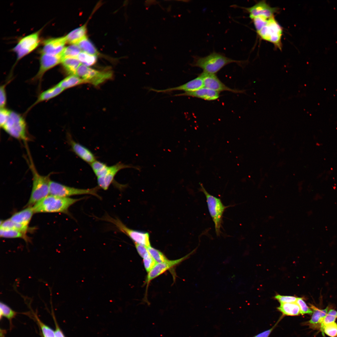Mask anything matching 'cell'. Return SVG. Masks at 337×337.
I'll list each match as a JSON object with an SVG mask.
<instances>
[{
	"instance_id": "cell-1",
	"label": "cell",
	"mask_w": 337,
	"mask_h": 337,
	"mask_svg": "<svg viewBox=\"0 0 337 337\" xmlns=\"http://www.w3.org/2000/svg\"><path fill=\"white\" fill-rule=\"evenodd\" d=\"M85 198H74L49 195L32 206L34 213L61 212L68 213L71 205Z\"/></svg>"
},
{
	"instance_id": "cell-2",
	"label": "cell",
	"mask_w": 337,
	"mask_h": 337,
	"mask_svg": "<svg viewBox=\"0 0 337 337\" xmlns=\"http://www.w3.org/2000/svg\"><path fill=\"white\" fill-rule=\"evenodd\" d=\"M191 65L202 69L203 71L215 74L226 65L235 63L241 65L242 61L232 59L219 53L213 52L204 57H195Z\"/></svg>"
},
{
	"instance_id": "cell-3",
	"label": "cell",
	"mask_w": 337,
	"mask_h": 337,
	"mask_svg": "<svg viewBox=\"0 0 337 337\" xmlns=\"http://www.w3.org/2000/svg\"><path fill=\"white\" fill-rule=\"evenodd\" d=\"M29 167L32 175V184L30 198L26 206L32 207L37 202L49 195L51 174L46 176L40 175L32 161Z\"/></svg>"
},
{
	"instance_id": "cell-4",
	"label": "cell",
	"mask_w": 337,
	"mask_h": 337,
	"mask_svg": "<svg viewBox=\"0 0 337 337\" xmlns=\"http://www.w3.org/2000/svg\"><path fill=\"white\" fill-rule=\"evenodd\" d=\"M199 184L200 188L199 190L206 197L208 211L214 224L215 232L217 236H220L221 233L223 215L225 209L230 206L224 205L220 198L208 193L203 184L200 183Z\"/></svg>"
},
{
	"instance_id": "cell-5",
	"label": "cell",
	"mask_w": 337,
	"mask_h": 337,
	"mask_svg": "<svg viewBox=\"0 0 337 337\" xmlns=\"http://www.w3.org/2000/svg\"><path fill=\"white\" fill-rule=\"evenodd\" d=\"M283 30L274 17L268 19L261 29L256 32L262 39L272 43L281 50V38Z\"/></svg>"
},
{
	"instance_id": "cell-6",
	"label": "cell",
	"mask_w": 337,
	"mask_h": 337,
	"mask_svg": "<svg viewBox=\"0 0 337 337\" xmlns=\"http://www.w3.org/2000/svg\"><path fill=\"white\" fill-rule=\"evenodd\" d=\"M98 186L87 189H81L67 186L55 181L51 180L49 185V194L61 197H70L83 194H90L101 198L97 193Z\"/></svg>"
},
{
	"instance_id": "cell-7",
	"label": "cell",
	"mask_w": 337,
	"mask_h": 337,
	"mask_svg": "<svg viewBox=\"0 0 337 337\" xmlns=\"http://www.w3.org/2000/svg\"><path fill=\"white\" fill-rule=\"evenodd\" d=\"M100 219L113 224L119 231L127 235L135 243L147 247L150 246L149 235L148 232L131 229L126 227L119 218L112 217L107 214Z\"/></svg>"
},
{
	"instance_id": "cell-8",
	"label": "cell",
	"mask_w": 337,
	"mask_h": 337,
	"mask_svg": "<svg viewBox=\"0 0 337 337\" xmlns=\"http://www.w3.org/2000/svg\"><path fill=\"white\" fill-rule=\"evenodd\" d=\"M2 128L13 138L25 141L27 140L25 121L16 112L11 111L8 119Z\"/></svg>"
},
{
	"instance_id": "cell-9",
	"label": "cell",
	"mask_w": 337,
	"mask_h": 337,
	"mask_svg": "<svg viewBox=\"0 0 337 337\" xmlns=\"http://www.w3.org/2000/svg\"><path fill=\"white\" fill-rule=\"evenodd\" d=\"M76 75L83 79L86 83L96 86L111 79L112 73L110 71H99L81 64L78 68Z\"/></svg>"
},
{
	"instance_id": "cell-10",
	"label": "cell",
	"mask_w": 337,
	"mask_h": 337,
	"mask_svg": "<svg viewBox=\"0 0 337 337\" xmlns=\"http://www.w3.org/2000/svg\"><path fill=\"white\" fill-rule=\"evenodd\" d=\"M129 168H135L139 171H140L141 168L139 166L125 164L121 162L112 166H107L103 174L97 178L98 187L104 190H107L117 173L121 169Z\"/></svg>"
},
{
	"instance_id": "cell-11",
	"label": "cell",
	"mask_w": 337,
	"mask_h": 337,
	"mask_svg": "<svg viewBox=\"0 0 337 337\" xmlns=\"http://www.w3.org/2000/svg\"><path fill=\"white\" fill-rule=\"evenodd\" d=\"M39 34L36 32L22 38L13 48L17 55V60L20 59L33 50L39 43Z\"/></svg>"
},
{
	"instance_id": "cell-12",
	"label": "cell",
	"mask_w": 337,
	"mask_h": 337,
	"mask_svg": "<svg viewBox=\"0 0 337 337\" xmlns=\"http://www.w3.org/2000/svg\"><path fill=\"white\" fill-rule=\"evenodd\" d=\"M199 75L202 78L204 87L220 92L230 91L235 93H244L245 90L232 89L226 85L218 78L215 74L203 71Z\"/></svg>"
},
{
	"instance_id": "cell-13",
	"label": "cell",
	"mask_w": 337,
	"mask_h": 337,
	"mask_svg": "<svg viewBox=\"0 0 337 337\" xmlns=\"http://www.w3.org/2000/svg\"><path fill=\"white\" fill-rule=\"evenodd\" d=\"M197 247L185 256L175 260H168L160 263H157L151 270L148 273L145 283L148 284L149 282L161 275L168 270L179 264L187 259L193 253Z\"/></svg>"
},
{
	"instance_id": "cell-14",
	"label": "cell",
	"mask_w": 337,
	"mask_h": 337,
	"mask_svg": "<svg viewBox=\"0 0 337 337\" xmlns=\"http://www.w3.org/2000/svg\"><path fill=\"white\" fill-rule=\"evenodd\" d=\"M249 13V17L252 20L257 17L269 18L274 17L278 8L272 7L265 0L260 1L252 7L243 8Z\"/></svg>"
},
{
	"instance_id": "cell-15",
	"label": "cell",
	"mask_w": 337,
	"mask_h": 337,
	"mask_svg": "<svg viewBox=\"0 0 337 337\" xmlns=\"http://www.w3.org/2000/svg\"><path fill=\"white\" fill-rule=\"evenodd\" d=\"M62 55H50L42 54L40 58L39 69L35 76V80H41L45 73L48 70L61 63Z\"/></svg>"
},
{
	"instance_id": "cell-16",
	"label": "cell",
	"mask_w": 337,
	"mask_h": 337,
	"mask_svg": "<svg viewBox=\"0 0 337 337\" xmlns=\"http://www.w3.org/2000/svg\"><path fill=\"white\" fill-rule=\"evenodd\" d=\"M66 42L65 37L46 40L43 42L42 54L53 55L61 54Z\"/></svg>"
},
{
	"instance_id": "cell-17",
	"label": "cell",
	"mask_w": 337,
	"mask_h": 337,
	"mask_svg": "<svg viewBox=\"0 0 337 337\" xmlns=\"http://www.w3.org/2000/svg\"><path fill=\"white\" fill-rule=\"evenodd\" d=\"M203 80L201 77L199 75L196 78L179 86L170 88L163 90H157L152 88L149 89V90L156 92L167 93L174 91H183L185 92L196 91L204 87Z\"/></svg>"
},
{
	"instance_id": "cell-18",
	"label": "cell",
	"mask_w": 337,
	"mask_h": 337,
	"mask_svg": "<svg viewBox=\"0 0 337 337\" xmlns=\"http://www.w3.org/2000/svg\"><path fill=\"white\" fill-rule=\"evenodd\" d=\"M67 139L72 151L82 160L90 164L96 160L95 155L90 150L75 141L70 135Z\"/></svg>"
},
{
	"instance_id": "cell-19",
	"label": "cell",
	"mask_w": 337,
	"mask_h": 337,
	"mask_svg": "<svg viewBox=\"0 0 337 337\" xmlns=\"http://www.w3.org/2000/svg\"><path fill=\"white\" fill-rule=\"evenodd\" d=\"M174 96H187L201 99L208 101L217 99L220 96L219 92L203 87L192 92H184L174 95Z\"/></svg>"
},
{
	"instance_id": "cell-20",
	"label": "cell",
	"mask_w": 337,
	"mask_h": 337,
	"mask_svg": "<svg viewBox=\"0 0 337 337\" xmlns=\"http://www.w3.org/2000/svg\"><path fill=\"white\" fill-rule=\"evenodd\" d=\"M34 213L32 207H28L15 213L9 219L17 223L28 226Z\"/></svg>"
},
{
	"instance_id": "cell-21",
	"label": "cell",
	"mask_w": 337,
	"mask_h": 337,
	"mask_svg": "<svg viewBox=\"0 0 337 337\" xmlns=\"http://www.w3.org/2000/svg\"><path fill=\"white\" fill-rule=\"evenodd\" d=\"M310 305L313 313L311 319L307 322V324L312 328H315L318 325L320 326L321 323L328 312V307L323 310H320L312 305L310 304Z\"/></svg>"
},
{
	"instance_id": "cell-22",
	"label": "cell",
	"mask_w": 337,
	"mask_h": 337,
	"mask_svg": "<svg viewBox=\"0 0 337 337\" xmlns=\"http://www.w3.org/2000/svg\"><path fill=\"white\" fill-rule=\"evenodd\" d=\"M86 28L85 25L71 32L65 37L66 42L71 44H77L86 36Z\"/></svg>"
},
{
	"instance_id": "cell-23",
	"label": "cell",
	"mask_w": 337,
	"mask_h": 337,
	"mask_svg": "<svg viewBox=\"0 0 337 337\" xmlns=\"http://www.w3.org/2000/svg\"><path fill=\"white\" fill-rule=\"evenodd\" d=\"M64 90L57 84L41 93L33 105L44 101L52 99L61 93Z\"/></svg>"
},
{
	"instance_id": "cell-24",
	"label": "cell",
	"mask_w": 337,
	"mask_h": 337,
	"mask_svg": "<svg viewBox=\"0 0 337 337\" xmlns=\"http://www.w3.org/2000/svg\"><path fill=\"white\" fill-rule=\"evenodd\" d=\"M85 83L83 79L76 75H71L61 81L57 85L65 90Z\"/></svg>"
},
{
	"instance_id": "cell-25",
	"label": "cell",
	"mask_w": 337,
	"mask_h": 337,
	"mask_svg": "<svg viewBox=\"0 0 337 337\" xmlns=\"http://www.w3.org/2000/svg\"><path fill=\"white\" fill-rule=\"evenodd\" d=\"M277 309L285 315L297 316L300 314V307L296 302L280 303Z\"/></svg>"
},
{
	"instance_id": "cell-26",
	"label": "cell",
	"mask_w": 337,
	"mask_h": 337,
	"mask_svg": "<svg viewBox=\"0 0 337 337\" xmlns=\"http://www.w3.org/2000/svg\"><path fill=\"white\" fill-rule=\"evenodd\" d=\"M61 63L70 75H76L78 68L81 64L77 58L75 57L65 58L62 60Z\"/></svg>"
},
{
	"instance_id": "cell-27",
	"label": "cell",
	"mask_w": 337,
	"mask_h": 337,
	"mask_svg": "<svg viewBox=\"0 0 337 337\" xmlns=\"http://www.w3.org/2000/svg\"><path fill=\"white\" fill-rule=\"evenodd\" d=\"M0 228L9 229L17 230L25 234L28 230V226L17 223L11 221L9 218L4 221H1Z\"/></svg>"
},
{
	"instance_id": "cell-28",
	"label": "cell",
	"mask_w": 337,
	"mask_h": 337,
	"mask_svg": "<svg viewBox=\"0 0 337 337\" xmlns=\"http://www.w3.org/2000/svg\"><path fill=\"white\" fill-rule=\"evenodd\" d=\"M76 45L83 52L94 55L98 54L96 48L86 37L80 41Z\"/></svg>"
},
{
	"instance_id": "cell-29",
	"label": "cell",
	"mask_w": 337,
	"mask_h": 337,
	"mask_svg": "<svg viewBox=\"0 0 337 337\" xmlns=\"http://www.w3.org/2000/svg\"><path fill=\"white\" fill-rule=\"evenodd\" d=\"M81 51L77 45L72 44L65 48L61 54L63 59L67 57L77 58Z\"/></svg>"
},
{
	"instance_id": "cell-30",
	"label": "cell",
	"mask_w": 337,
	"mask_h": 337,
	"mask_svg": "<svg viewBox=\"0 0 337 337\" xmlns=\"http://www.w3.org/2000/svg\"><path fill=\"white\" fill-rule=\"evenodd\" d=\"M25 234L20 231L9 229L0 228L1 237L5 238H22L26 239Z\"/></svg>"
},
{
	"instance_id": "cell-31",
	"label": "cell",
	"mask_w": 337,
	"mask_h": 337,
	"mask_svg": "<svg viewBox=\"0 0 337 337\" xmlns=\"http://www.w3.org/2000/svg\"><path fill=\"white\" fill-rule=\"evenodd\" d=\"M77 58L81 63L87 66L94 65L97 61V57L95 55H91L83 51H81Z\"/></svg>"
},
{
	"instance_id": "cell-32",
	"label": "cell",
	"mask_w": 337,
	"mask_h": 337,
	"mask_svg": "<svg viewBox=\"0 0 337 337\" xmlns=\"http://www.w3.org/2000/svg\"><path fill=\"white\" fill-rule=\"evenodd\" d=\"M320 329L323 335L325 333L330 337L337 336V324L335 322L324 325Z\"/></svg>"
},
{
	"instance_id": "cell-33",
	"label": "cell",
	"mask_w": 337,
	"mask_h": 337,
	"mask_svg": "<svg viewBox=\"0 0 337 337\" xmlns=\"http://www.w3.org/2000/svg\"><path fill=\"white\" fill-rule=\"evenodd\" d=\"M90 165L97 178L103 174L107 166L105 163L96 160Z\"/></svg>"
},
{
	"instance_id": "cell-34",
	"label": "cell",
	"mask_w": 337,
	"mask_h": 337,
	"mask_svg": "<svg viewBox=\"0 0 337 337\" xmlns=\"http://www.w3.org/2000/svg\"><path fill=\"white\" fill-rule=\"evenodd\" d=\"M0 315L11 320L16 315L17 313L6 304L0 302Z\"/></svg>"
},
{
	"instance_id": "cell-35",
	"label": "cell",
	"mask_w": 337,
	"mask_h": 337,
	"mask_svg": "<svg viewBox=\"0 0 337 337\" xmlns=\"http://www.w3.org/2000/svg\"><path fill=\"white\" fill-rule=\"evenodd\" d=\"M147 248L150 255L157 263L164 262L168 260L165 256L159 250L152 247L151 246Z\"/></svg>"
},
{
	"instance_id": "cell-36",
	"label": "cell",
	"mask_w": 337,
	"mask_h": 337,
	"mask_svg": "<svg viewBox=\"0 0 337 337\" xmlns=\"http://www.w3.org/2000/svg\"><path fill=\"white\" fill-rule=\"evenodd\" d=\"M36 319L43 337H55V332L52 329L42 322L38 317H37Z\"/></svg>"
},
{
	"instance_id": "cell-37",
	"label": "cell",
	"mask_w": 337,
	"mask_h": 337,
	"mask_svg": "<svg viewBox=\"0 0 337 337\" xmlns=\"http://www.w3.org/2000/svg\"><path fill=\"white\" fill-rule=\"evenodd\" d=\"M296 302L300 307V314L302 315L305 314H312V310L307 306L302 298L298 297Z\"/></svg>"
},
{
	"instance_id": "cell-38",
	"label": "cell",
	"mask_w": 337,
	"mask_h": 337,
	"mask_svg": "<svg viewBox=\"0 0 337 337\" xmlns=\"http://www.w3.org/2000/svg\"><path fill=\"white\" fill-rule=\"evenodd\" d=\"M145 269L148 273L157 263L152 257L150 253L143 258Z\"/></svg>"
},
{
	"instance_id": "cell-39",
	"label": "cell",
	"mask_w": 337,
	"mask_h": 337,
	"mask_svg": "<svg viewBox=\"0 0 337 337\" xmlns=\"http://www.w3.org/2000/svg\"><path fill=\"white\" fill-rule=\"evenodd\" d=\"M298 297L294 296L282 295H277L275 296L280 303H290L296 302Z\"/></svg>"
},
{
	"instance_id": "cell-40",
	"label": "cell",
	"mask_w": 337,
	"mask_h": 337,
	"mask_svg": "<svg viewBox=\"0 0 337 337\" xmlns=\"http://www.w3.org/2000/svg\"><path fill=\"white\" fill-rule=\"evenodd\" d=\"M11 111L4 108H0V126L2 128L7 120Z\"/></svg>"
},
{
	"instance_id": "cell-41",
	"label": "cell",
	"mask_w": 337,
	"mask_h": 337,
	"mask_svg": "<svg viewBox=\"0 0 337 337\" xmlns=\"http://www.w3.org/2000/svg\"><path fill=\"white\" fill-rule=\"evenodd\" d=\"M7 101L5 85H1L0 88V108H4Z\"/></svg>"
},
{
	"instance_id": "cell-42",
	"label": "cell",
	"mask_w": 337,
	"mask_h": 337,
	"mask_svg": "<svg viewBox=\"0 0 337 337\" xmlns=\"http://www.w3.org/2000/svg\"><path fill=\"white\" fill-rule=\"evenodd\" d=\"M134 244L138 253L143 258L149 253L147 247L136 243Z\"/></svg>"
},
{
	"instance_id": "cell-43",
	"label": "cell",
	"mask_w": 337,
	"mask_h": 337,
	"mask_svg": "<svg viewBox=\"0 0 337 337\" xmlns=\"http://www.w3.org/2000/svg\"><path fill=\"white\" fill-rule=\"evenodd\" d=\"M337 318L335 316L327 313L321 324L320 329L326 325L335 322Z\"/></svg>"
},
{
	"instance_id": "cell-44",
	"label": "cell",
	"mask_w": 337,
	"mask_h": 337,
	"mask_svg": "<svg viewBox=\"0 0 337 337\" xmlns=\"http://www.w3.org/2000/svg\"><path fill=\"white\" fill-rule=\"evenodd\" d=\"M277 322L272 327L268 330L262 332L258 335H256L253 337H268L271 333L272 331L275 328L278 322Z\"/></svg>"
},
{
	"instance_id": "cell-45",
	"label": "cell",
	"mask_w": 337,
	"mask_h": 337,
	"mask_svg": "<svg viewBox=\"0 0 337 337\" xmlns=\"http://www.w3.org/2000/svg\"><path fill=\"white\" fill-rule=\"evenodd\" d=\"M56 329L55 332V337H65L62 332L56 323Z\"/></svg>"
},
{
	"instance_id": "cell-46",
	"label": "cell",
	"mask_w": 337,
	"mask_h": 337,
	"mask_svg": "<svg viewBox=\"0 0 337 337\" xmlns=\"http://www.w3.org/2000/svg\"><path fill=\"white\" fill-rule=\"evenodd\" d=\"M327 314L337 317V311L333 309H331L329 310L328 311Z\"/></svg>"
}]
</instances>
